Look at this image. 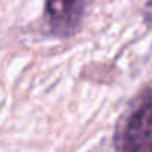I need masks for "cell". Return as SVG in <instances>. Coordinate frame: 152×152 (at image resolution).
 I'll use <instances>...</instances> for the list:
<instances>
[{
	"instance_id": "cell-1",
	"label": "cell",
	"mask_w": 152,
	"mask_h": 152,
	"mask_svg": "<svg viewBox=\"0 0 152 152\" xmlns=\"http://www.w3.org/2000/svg\"><path fill=\"white\" fill-rule=\"evenodd\" d=\"M114 142L117 152H152V87L120 123Z\"/></svg>"
},
{
	"instance_id": "cell-2",
	"label": "cell",
	"mask_w": 152,
	"mask_h": 152,
	"mask_svg": "<svg viewBox=\"0 0 152 152\" xmlns=\"http://www.w3.org/2000/svg\"><path fill=\"white\" fill-rule=\"evenodd\" d=\"M90 0H46L45 16L50 31L68 37L77 31Z\"/></svg>"
}]
</instances>
